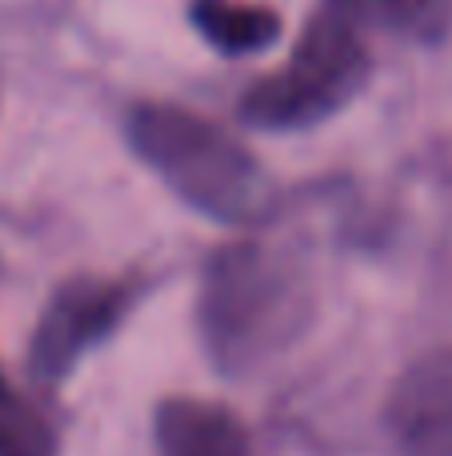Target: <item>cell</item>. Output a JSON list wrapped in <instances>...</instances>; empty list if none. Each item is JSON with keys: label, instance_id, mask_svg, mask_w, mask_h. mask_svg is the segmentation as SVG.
<instances>
[{"label": "cell", "instance_id": "obj_2", "mask_svg": "<svg viewBox=\"0 0 452 456\" xmlns=\"http://www.w3.org/2000/svg\"><path fill=\"white\" fill-rule=\"evenodd\" d=\"M133 157L197 216L256 228L277 213V181L224 125L173 101H136L125 112Z\"/></svg>", "mask_w": 452, "mask_h": 456}, {"label": "cell", "instance_id": "obj_9", "mask_svg": "<svg viewBox=\"0 0 452 456\" xmlns=\"http://www.w3.org/2000/svg\"><path fill=\"white\" fill-rule=\"evenodd\" d=\"M56 452H61V441H56L52 425L24 396L0 401V456H56Z\"/></svg>", "mask_w": 452, "mask_h": 456}, {"label": "cell", "instance_id": "obj_1", "mask_svg": "<svg viewBox=\"0 0 452 456\" xmlns=\"http://www.w3.org/2000/svg\"><path fill=\"white\" fill-rule=\"evenodd\" d=\"M312 316L317 284L296 252L240 236L205 260L192 321L216 377H256L312 329Z\"/></svg>", "mask_w": 452, "mask_h": 456}, {"label": "cell", "instance_id": "obj_10", "mask_svg": "<svg viewBox=\"0 0 452 456\" xmlns=\"http://www.w3.org/2000/svg\"><path fill=\"white\" fill-rule=\"evenodd\" d=\"M8 396H16V393H12V385L4 380V372H0V401H8Z\"/></svg>", "mask_w": 452, "mask_h": 456}, {"label": "cell", "instance_id": "obj_4", "mask_svg": "<svg viewBox=\"0 0 452 456\" xmlns=\"http://www.w3.org/2000/svg\"><path fill=\"white\" fill-rule=\"evenodd\" d=\"M136 305V289L109 276H69L44 300L28 337L24 369L40 393H56L72 372L125 324Z\"/></svg>", "mask_w": 452, "mask_h": 456}, {"label": "cell", "instance_id": "obj_5", "mask_svg": "<svg viewBox=\"0 0 452 456\" xmlns=\"http://www.w3.org/2000/svg\"><path fill=\"white\" fill-rule=\"evenodd\" d=\"M381 420L397 456H452V348L416 356L392 380Z\"/></svg>", "mask_w": 452, "mask_h": 456}, {"label": "cell", "instance_id": "obj_6", "mask_svg": "<svg viewBox=\"0 0 452 456\" xmlns=\"http://www.w3.org/2000/svg\"><path fill=\"white\" fill-rule=\"evenodd\" d=\"M152 456H253V436L229 404L165 396L152 409Z\"/></svg>", "mask_w": 452, "mask_h": 456}, {"label": "cell", "instance_id": "obj_3", "mask_svg": "<svg viewBox=\"0 0 452 456\" xmlns=\"http://www.w3.org/2000/svg\"><path fill=\"white\" fill-rule=\"evenodd\" d=\"M373 80L365 32L320 8L296 32L288 61L245 88L237 112L256 133H304L341 117Z\"/></svg>", "mask_w": 452, "mask_h": 456}, {"label": "cell", "instance_id": "obj_7", "mask_svg": "<svg viewBox=\"0 0 452 456\" xmlns=\"http://www.w3.org/2000/svg\"><path fill=\"white\" fill-rule=\"evenodd\" d=\"M189 24L221 56H261L285 37L277 8L253 0H189Z\"/></svg>", "mask_w": 452, "mask_h": 456}, {"label": "cell", "instance_id": "obj_8", "mask_svg": "<svg viewBox=\"0 0 452 456\" xmlns=\"http://www.w3.org/2000/svg\"><path fill=\"white\" fill-rule=\"evenodd\" d=\"M325 8L408 45H440L452 32V0H325Z\"/></svg>", "mask_w": 452, "mask_h": 456}]
</instances>
